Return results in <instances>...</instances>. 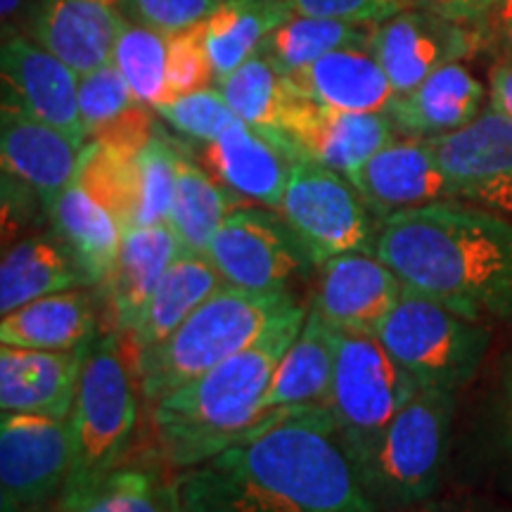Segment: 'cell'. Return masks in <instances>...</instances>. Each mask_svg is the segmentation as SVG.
Here are the masks:
<instances>
[{
    "label": "cell",
    "mask_w": 512,
    "mask_h": 512,
    "mask_svg": "<svg viewBox=\"0 0 512 512\" xmlns=\"http://www.w3.org/2000/svg\"><path fill=\"white\" fill-rule=\"evenodd\" d=\"M489 110L512 119V64H498L491 72Z\"/></svg>",
    "instance_id": "cell-45"
},
{
    "label": "cell",
    "mask_w": 512,
    "mask_h": 512,
    "mask_svg": "<svg viewBox=\"0 0 512 512\" xmlns=\"http://www.w3.org/2000/svg\"><path fill=\"white\" fill-rule=\"evenodd\" d=\"M88 347L72 351L0 349V408L3 413H41L69 420L86 368Z\"/></svg>",
    "instance_id": "cell-19"
},
{
    "label": "cell",
    "mask_w": 512,
    "mask_h": 512,
    "mask_svg": "<svg viewBox=\"0 0 512 512\" xmlns=\"http://www.w3.org/2000/svg\"><path fill=\"white\" fill-rule=\"evenodd\" d=\"M290 79L311 100L342 112L387 114L396 98L370 43L332 50Z\"/></svg>",
    "instance_id": "cell-22"
},
{
    "label": "cell",
    "mask_w": 512,
    "mask_h": 512,
    "mask_svg": "<svg viewBox=\"0 0 512 512\" xmlns=\"http://www.w3.org/2000/svg\"><path fill=\"white\" fill-rule=\"evenodd\" d=\"M181 512H382L363 489L328 406L268 413L174 479Z\"/></svg>",
    "instance_id": "cell-1"
},
{
    "label": "cell",
    "mask_w": 512,
    "mask_h": 512,
    "mask_svg": "<svg viewBox=\"0 0 512 512\" xmlns=\"http://www.w3.org/2000/svg\"><path fill=\"white\" fill-rule=\"evenodd\" d=\"M475 36L460 22L434 12H396L373 31L370 48L396 95L413 91L432 72L472 53Z\"/></svg>",
    "instance_id": "cell-17"
},
{
    "label": "cell",
    "mask_w": 512,
    "mask_h": 512,
    "mask_svg": "<svg viewBox=\"0 0 512 512\" xmlns=\"http://www.w3.org/2000/svg\"><path fill=\"white\" fill-rule=\"evenodd\" d=\"M430 143L460 202L512 221V119L486 110L458 131L430 138Z\"/></svg>",
    "instance_id": "cell-12"
},
{
    "label": "cell",
    "mask_w": 512,
    "mask_h": 512,
    "mask_svg": "<svg viewBox=\"0 0 512 512\" xmlns=\"http://www.w3.org/2000/svg\"><path fill=\"white\" fill-rule=\"evenodd\" d=\"M86 273L57 235H36L12 245L0 264V313L55 292L88 287Z\"/></svg>",
    "instance_id": "cell-27"
},
{
    "label": "cell",
    "mask_w": 512,
    "mask_h": 512,
    "mask_svg": "<svg viewBox=\"0 0 512 512\" xmlns=\"http://www.w3.org/2000/svg\"><path fill=\"white\" fill-rule=\"evenodd\" d=\"M394 121L387 114L342 112L299 95L283 124V136L299 155L351 178L394 140Z\"/></svg>",
    "instance_id": "cell-13"
},
{
    "label": "cell",
    "mask_w": 512,
    "mask_h": 512,
    "mask_svg": "<svg viewBox=\"0 0 512 512\" xmlns=\"http://www.w3.org/2000/svg\"><path fill=\"white\" fill-rule=\"evenodd\" d=\"M294 15L287 0H223L204 22L207 50L216 79L261 53L266 38Z\"/></svg>",
    "instance_id": "cell-30"
},
{
    "label": "cell",
    "mask_w": 512,
    "mask_h": 512,
    "mask_svg": "<svg viewBox=\"0 0 512 512\" xmlns=\"http://www.w3.org/2000/svg\"><path fill=\"white\" fill-rule=\"evenodd\" d=\"M81 150L55 126L5 102L0 117V157L5 174L34 190L46 207L74 183Z\"/></svg>",
    "instance_id": "cell-20"
},
{
    "label": "cell",
    "mask_w": 512,
    "mask_h": 512,
    "mask_svg": "<svg viewBox=\"0 0 512 512\" xmlns=\"http://www.w3.org/2000/svg\"><path fill=\"white\" fill-rule=\"evenodd\" d=\"M223 285L226 283L207 256L181 249L128 335L136 354L164 342Z\"/></svg>",
    "instance_id": "cell-29"
},
{
    "label": "cell",
    "mask_w": 512,
    "mask_h": 512,
    "mask_svg": "<svg viewBox=\"0 0 512 512\" xmlns=\"http://www.w3.org/2000/svg\"><path fill=\"white\" fill-rule=\"evenodd\" d=\"M406 290L403 280L375 252L337 254L318 266L313 306L339 332L380 328Z\"/></svg>",
    "instance_id": "cell-14"
},
{
    "label": "cell",
    "mask_w": 512,
    "mask_h": 512,
    "mask_svg": "<svg viewBox=\"0 0 512 512\" xmlns=\"http://www.w3.org/2000/svg\"><path fill=\"white\" fill-rule=\"evenodd\" d=\"M219 91L238 119L268 133L283 131L287 114L302 95L290 76L261 53L249 57L235 72L221 79Z\"/></svg>",
    "instance_id": "cell-31"
},
{
    "label": "cell",
    "mask_w": 512,
    "mask_h": 512,
    "mask_svg": "<svg viewBox=\"0 0 512 512\" xmlns=\"http://www.w3.org/2000/svg\"><path fill=\"white\" fill-rule=\"evenodd\" d=\"M112 62L143 105L155 110L169 100V36L152 27L126 24L114 46Z\"/></svg>",
    "instance_id": "cell-35"
},
{
    "label": "cell",
    "mask_w": 512,
    "mask_h": 512,
    "mask_svg": "<svg viewBox=\"0 0 512 512\" xmlns=\"http://www.w3.org/2000/svg\"><path fill=\"white\" fill-rule=\"evenodd\" d=\"M456 392L420 387L389 422L380 444L356 470L377 508L406 510L425 503L441 482Z\"/></svg>",
    "instance_id": "cell-6"
},
{
    "label": "cell",
    "mask_w": 512,
    "mask_h": 512,
    "mask_svg": "<svg viewBox=\"0 0 512 512\" xmlns=\"http://www.w3.org/2000/svg\"><path fill=\"white\" fill-rule=\"evenodd\" d=\"M155 112L178 133L204 145L214 143L228 126L238 121V114L230 110L223 93L214 88L178 95L157 105Z\"/></svg>",
    "instance_id": "cell-38"
},
{
    "label": "cell",
    "mask_w": 512,
    "mask_h": 512,
    "mask_svg": "<svg viewBox=\"0 0 512 512\" xmlns=\"http://www.w3.org/2000/svg\"><path fill=\"white\" fill-rule=\"evenodd\" d=\"M214 79L216 72L207 50L204 22L169 34V100L209 88Z\"/></svg>",
    "instance_id": "cell-40"
},
{
    "label": "cell",
    "mask_w": 512,
    "mask_h": 512,
    "mask_svg": "<svg viewBox=\"0 0 512 512\" xmlns=\"http://www.w3.org/2000/svg\"><path fill=\"white\" fill-rule=\"evenodd\" d=\"M76 512H181L174 482L152 467L121 465Z\"/></svg>",
    "instance_id": "cell-36"
},
{
    "label": "cell",
    "mask_w": 512,
    "mask_h": 512,
    "mask_svg": "<svg viewBox=\"0 0 512 512\" xmlns=\"http://www.w3.org/2000/svg\"><path fill=\"white\" fill-rule=\"evenodd\" d=\"M204 256L223 283L249 292H292L318 268L283 216L264 209L230 211Z\"/></svg>",
    "instance_id": "cell-10"
},
{
    "label": "cell",
    "mask_w": 512,
    "mask_h": 512,
    "mask_svg": "<svg viewBox=\"0 0 512 512\" xmlns=\"http://www.w3.org/2000/svg\"><path fill=\"white\" fill-rule=\"evenodd\" d=\"M3 67L5 102L22 107L36 119L55 126L79 147H86L88 136L79 110V79L69 64L55 57L41 43L10 38L0 53Z\"/></svg>",
    "instance_id": "cell-15"
},
{
    "label": "cell",
    "mask_w": 512,
    "mask_h": 512,
    "mask_svg": "<svg viewBox=\"0 0 512 512\" xmlns=\"http://www.w3.org/2000/svg\"><path fill=\"white\" fill-rule=\"evenodd\" d=\"M349 181L382 219L396 211L458 200L456 185L439 164L430 138L392 140Z\"/></svg>",
    "instance_id": "cell-16"
},
{
    "label": "cell",
    "mask_w": 512,
    "mask_h": 512,
    "mask_svg": "<svg viewBox=\"0 0 512 512\" xmlns=\"http://www.w3.org/2000/svg\"><path fill=\"white\" fill-rule=\"evenodd\" d=\"M76 183L95 202H100L121 223V228L136 226L138 211V157L124 155L112 147L88 140L81 150Z\"/></svg>",
    "instance_id": "cell-34"
},
{
    "label": "cell",
    "mask_w": 512,
    "mask_h": 512,
    "mask_svg": "<svg viewBox=\"0 0 512 512\" xmlns=\"http://www.w3.org/2000/svg\"><path fill=\"white\" fill-rule=\"evenodd\" d=\"M95 302L86 287L55 292L0 320V342L19 349L72 351L93 344Z\"/></svg>",
    "instance_id": "cell-26"
},
{
    "label": "cell",
    "mask_w": 512,
    "mask_h": 512,
    "mask_svg": "<svg viewBox=\"0 0 512 512\" xmlns=\"http://www.w3.org/2000/svg\"><path fill=\"white\" fill-rule=\"evenodd\" d=\"M138 382L119 349V337L91 344L69 415L72 465L57 512H76L98 486L124 465L138 422Z\"/></svg>",
    "instance_id": "cell-5"
},
{
    "label": "cell",
    "mask_w": 512,
    "mask_h": 512,
    "mask_svg": "<svg viewBox=\"0 0 512 512\" xmlns=\"http://www.w3.org/2000/svg\"><path fill=\"white\" fill-rule=\"evenodd\" d=\"M420 384L394 361L370 332H339L335 375L325 406L337 437L358 470L380 444L389 422L413 399Z\"/></svg>",
    "instance_id": "cell-8"
},
{
    "label": "cell",
    "mask_w": 512,
    "mask_h": 512,
    "mask_svg": "<svg viewBox=\"0 0 512 512\" xmlns=\"http://www.w3.org/2000/svg\"><path fill=\"white\" fill-rule=\"evenodd\" d=\"M484 100V86L456 62L432 72L413 91L396 95L387 117L413 138H437L475 121Z\"/></svg>",
    "instance_id": "cell-24"
},
{
    "label": "cell",
    "mask_w": 512,
    "mask_h": 512,
    "mask_svg": "<svg viewBox=\"0 0 512 512\" xmlns=\"http://www.w3.org/2000/svg\"><path fill=\"white\" fill-rule=\"evenodd\" d=\"M339 330L325 320L316 309H309L292 347L273 373L264 399L261 418L280 408L325 406L335 375Z\"/></svg>",
    "instance_id": "cell-25"
},
{
    "label": "cell",
    "mask_w": 512,
    "mask_h": 512,
    "mask_svg": "<svg viewBox=\"0 0 512 512\" xmlns=\"http://www.w3.org/2000/svg\"><path fill=\"white\" fill-rule=\"evenodd\" d=\"M299 306L292 292H249L223 285L164 342L138 351L133 373L140 396L147 403L159 401L252 347Z\"/></svg>",
    "instance_id": "cell-4"
},
{
    "label": "cell",
    "mask_w": 512,
    "mask_h": 512,
    "mask_svg": "<svg viewBox=\"0 0 512 512\" xmlns=\"http://www.w3.org/2000/svg\"><path fill=\"white\" fill-rule=\"evenodd\" d=\"M306 313L304 306L287 313L252 347L152 403V427L166 463L178 470L200 465L261 420V399Z\"/></svg>",
    "instance_id": "cell-3"
},
{
    "label": "cell",
    "mask_w": 512,
    "mask_h": 512,
    "mask_svg": "<svg viewBox=\"0 0 512 512\" xmlns=\"http://www.w3.org/2000/svg\"><path fill=\"white\" fill-rule=\"evenodd\" d=\"M422 10L434 15L453 19V22H477L486 17V12L494 8V0H415Z\"/></svg>",
    "instance_id": "cell-44"
},
{
    "label": "cell",
    "mask_w": 512,
    "mask_h": 512,
    "mask_svg": "<svg viewBox=\"0 0 512 512\" xmlns=\"http://www.w3.org/2000/svg\"><path fill=\"white\" fill-rule=\"evenodd\" d=\"M155 133V119H152L150 105L136 102L131 110H126L121 117L102 126L88 140L112 147V150L124 152V155L138 157L140 150L150 143Z\"/></svg>",
    "instance_id": "cell-43"
},
{
    "label": "cell",
    "mask_w": 512,
    "mask_h": 512,
    "mask_svg": "<svg viewBox=\"0 0 512 512\" xmlns=\"http://www.w3.org/2000/svg\"><path fill=\"white\" fill-rule=\"evenodd\" d=\"M181 152L155 133L138 155V211L136 226H159L169 221L176 195Z\"/></svg>",
    "instance_id": "cell-37"
},
{
    "label": "cell",
    "mask_w": 512,
    "mask_h": 512,
    "mask_svg": "<svg viewBox=\"0 0 512 512\" xmlns=\"http://www.w3.org/2000/svg\"><path fill=\"white\" fill-rule=\"evenodd\" d=\"M375 337L420 387L446 392L475 377L491 344L489 325L408 287Z\"/></svg>",
    "instance_id": "cell-7"
},
{
    "label": "cell",
    "mask_w": 512,
    "mask_h": 512,
    "mask_svg": "<svg viewBox=\"0 0 512 512\" xmlns=\"http://www.w3.org/2000/svg\"><path fill=\"white\" fill-rule=\"evenodd\" d=\"M370 38H373V31L363 29V24L306 17L294 12L278 29L271 31L261 55H266L285 76H292L332 50L361 46V43H370Z\"/></svg>",
    "instance_id": "cell-33"
},
{
    "label": "cell",
    "mask_w": 512,
    "mask_h": 512,
    "mask_svg": "<svg viewBox=\"0 0 512 512\" xmlns=\"http://www.w3.org/2000/svg\"><path fill=\"white\" fill-rule=\"evenodd\" d=\"M501 415H503V427L505 434H508L510 444H512V358L503 373V382H501Z\"/></svg>",
    "instance_id": "cell-46"
},
{
    "label": "cell",
    "mask_w": 512,
    "mask_h": 512,
    "mask_svg": "<svg viewBox=\"0 0 512 512\" xmlns=\"http://www.w3.org/2000/svg\"><path fill=\"white\" fill-rule=\"evenodd\" d=\"M124 27L117 0H43L34 31L43 48L83 76L112 62Z\"/></svg>",
    "instance_id": "cell-21"
},
{
    "label": "cell",
    "mask_w": 512,
    "mask_h": 512,
    "mask_svg": "<svg viewBox=\"0 0 512 512\" xmlns=\"http://www.w3.org/2000/svg\"><path fill=\"white\" fill-rule=\"evenodd\" d=\"M297 15L342 19L351 24L384 22L401 10L399 0H287Z\"/></svg>",
    "instance_id": "cell-42"
},
{
    "label": "cell",
    "mask_w": 512,
    "mask_h": 512,
    "mask_svg": "<svg viewBox=\"0 0 512 512\" xmlns=\"http://www.w3.org/2000/svg\"><path fill=\"white\" fill-rule=\"evenodd\" d=\"M299 152L283 133H268L238 119L204 147V162L230 192L280 209Z\"/></svg>",
    "instance_id": "cell-18"
},
{
    "label": "cell",
    "mask_w": 512,
    "mask_h": 512,
    "mask_svg": "<svg viewBox=\"0 0 512 512\" xmlns=\"http://www.w3.org/2000/svg\"><path fill=\"white\" fill-rule=\"evenodd\" d=\"M178 254H181V245L169 223L131 226L124 230L117 264L110 278L105 280L110 290L114 330L131 335L140 313Z\"/></svg>",
    "instance_id": "cell-23"
},
{
    "label": "cell",
    "mask_w": 512,
    "mask_h": 512,
    "mask_svg": "<svg viewBox=\"0 0 512 512\" xmlns=\"http://www.w3.org/2000/svg\"><path fill=\"white\" fill-rule=\"evenodd\" d=\"M278 214L318 266L337 254L375 252L377 230L361 192L347 176L304 155L294 159Z\"/></svg>",
    "instance_id": "cell-9"
},
{
    "label": "cell",
    "mask_w": 512,
    "mask_h": 512,
    "mask_svg": "<svg viewBox=\"0 0 512 512\" xmlns=\"http://www.w3.org/2000/svg\"><path fill=\"white\" fill-rule=\"evenodd\" d=\"M136 102V95L114 62L102 64L79 79V110L88 138L131 110Z\"/></svg>",
    "instance_id": "cell-39"
},
{
    "label": "cell",
    "mask_w": 512,
    "mask_h": 512,
    "mask_svg": "<svg viewBox=\"0 0 512 512\" xmlns=\"http://www.w3.org/2000/svg\"><path fill=\"white\" fill-rule=\"evenodd\" d=\"M48 214L55 235L79 261L88 283H105L117 264L124 238L121 223L76 181L48 204Z\"/></svg>",
    "instance_id": "cell-28"
},
{
    "label": "cell",
    "mask_w": 512,
    "mask_h": 512,
    "mask_svg": "<svg viewBox=\"0 0 512 512\" xmlns=\"http://www.w3.org/2000/svg\"><path fill=\"white\" fill-rule=\"evenodd\" d=\"M221 3L223 0H133L147 27L166 36L207 22Z\"/></svg>",
    "instance_id": "cell-41"
},
{
    "label": "cell",
    "mask_w": 512,
    "mask_h": 512,
    "mask_svg": "<svg viewBox=\"0 0 512 512\" xmlns=\"http://www.w3.org/2000/svg\"><path fill=\"white\" fill-rule=\"evenodd\" d=\"M230 211L235 209L226 185H219L214 176H209L207 171L181 155L176 195L166 223L174 230L183 252L207 254L211 238L221 228V223L228 219Z\"/></svg>",
    "instance_id": "cell-32"
},
{
    "label": "cell",
    "mask_w": 512,
    "mask_h": 512,
    "mask_svg": "<svg viewBox=\"0 0 512 512\" xmlns=\"http://www.w3.org/2000/svg\"><path fill=\"white\" fill-rule=\"evenodd\" d=\"M72 465L69 420L41 413L0 418L3 512H57Z\"/></svg>",
    "instance_id": "cell-11"
},
{
    "label": "cell",
    "mask_w": 512,
    "mask_h": 512,
    "mask_svg": "<svg viewBox=\"0 0 512 512\" xmlns=\"http://www.w3.org/2000/svg\"><path fill=\"white\" fill-rule=\"evenodd\" d=\"M375 254L408 290L479 323L512 325V221L448 200L382 219Z\"/></svg>",
    "instance_id": "cell-2"
},
{
    "label": "cell",
    "mask_w": 512,
    "mask_h": 512,
    "mask_svg": "<svg viewBox=\"0 0 512 512\" xmlns=\"http://www.w3.org/2000/svg\"><path fill=\"white\" fill-rule=\"evenodd\" d=\"M19 0H3V17H10L15 12Z\"/></svg>",
    "instance_id": "cell-48"
},
{
    "label": "cell",
    "mask_w": 512,
    "mask_h": 512,
    "mask_svg": "<svg viewBox=\"0 0 512 512\" xmlns=\"http://www.w3.org/2000/svg\"><path fill=\"white\" fill-rule=\"evenodd\" d=\"M494 5H501L505 19L512 17V0H494Z\"/></svg>",
    "instance_id": "cell-47"
}]
</instances>
